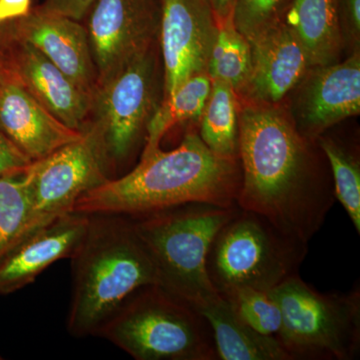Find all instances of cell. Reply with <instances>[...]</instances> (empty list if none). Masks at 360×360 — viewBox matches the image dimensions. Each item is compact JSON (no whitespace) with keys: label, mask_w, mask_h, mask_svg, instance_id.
I'll use <instances>...</instances> for the list:
<instances>
[{"label":"cell","mask_w":360,"mask_h":360,"mask_svg":"<svg viewBox=\"0 0 360 360\" xmlns=\"http://www.w3.org/2000/svg\"><path fill=\"white\" fill-rule=\"evenodd\" d=\"M0 131L32 161L46 158L82 134L59 122L8 70L0 84Z\"/></svg>","instance_id":"e0dca14e"},{"label":"cell","mask_w":360,"mask_h":360,"mask_svg":"<svg viewBox=\"0 0 360 360\" xmlns=\"http://www.w3.org/2000/svg\"><path fill=\"white\" fill-rule=\"evenodd\" d=\"M317 144L328 160L335 200L340 201L360 233V161L359 150L347 142L326 134L317 137Z\"/></svg>","instance_id":"603a6c76"},{"label":"cell","mask_w":360,"mask_h":360,"mask_svg":"<svg viewBox=\"0 0 360 360\" xmlns=\"http://www.w3.org/2000/svg\"><path fill=\"white\" fill-rule=\"evenodd\" d=\"M212 85L207 73H200L189 77L172 96L161 101L149 122L141 156L160 148L161 139L175 125L186 122L198 124Z\"/></svg>","instance_id":"ffe728a7"},{"label":"cell","mask_w":360,"mask_h":360,"mask_svg":"<svg viewBox=\"0 0 360 360\" xmlns=\"http://www.w3.org/2000/svg\"><path fill=\"white\" fill-rule=\"evenodd\" d=\"M250 68V41L236 30L233 15L229 16L219 25L206 73L210 79L229 84L239 96L248 84Z\"/></svg>","instance_id":"7402d4cb"},{"label":"cell","mask_w":360,"mask_h":360,"mask_svg":"<svg viewBox=\"0 0 360 360\" xmlns=\"http://www.w3.org/2000/svg\"><path fill=\"white\" fill-rule=\"evenodd\" d=\"M248 41L250 77L238 98L255 103H284L314 66L307 49L283 20Z\"/></svg>","instance_id":"5bb4252c"},{"label":"cell","mask_w":360,"mask_h":360,"mask_svg":"<svg viewBox=\"0 0 360 360\" xmlns=\"http://www.w3.org/2000/svg\"><path fill=\"white\" fill-rule=\"evenodd\" d=\"M0 53L7 70L59 122L78 132L86 127L91 94L80 89L33 45L7 34L6 28Z\"/></svg>","instance_id":"4fadbf2b"},{"label":"cell","mask_w":360,"mask_h":360,"mask_svg":"<svg viewBox=\"0 0 360 360\" xmlns=\"http://www.w3.org/2000/svg\"><path fill=\"white\" fill-rule=\"evenodd\" d=\"M269 295L283 316L277 338L295 359L352 360L360 350V290L321 293L298 274Z\"/></svg>","instance_id":"52a82bcc"},{"label":"cell","mask_w":360,"mask_h":360,"mask_svg":"<svg viewBox=\"0 0 360 360\" xmlns=\"http://www.w3.org/2000/svg\"><path fill=\"white\" fill-rule=\"evenodd\" d=\"M217 18V23L222 22L233 15L236 0H208Z\"/></svg>","instance_id":"4dcf8cb0"},{"label":"cell","mask_w":360,"mask_h":360,"mask_svg":"<svg viewBox=\"0 0 360 360\" xmlns=\"http://www.w3.org/2000/svg\"><path fill=\"white\" fill-rule=\"evenodd\" d=\"M309 243L284 233L262 215L239 207L215 236L206 269L219 295L238 288L271 291L296 276Z\"/></svg>","instance_id":"8992f818"},{"label":"cell","mask_w":360,"mask_h":360,"mask_svg":"<svg viewBox=\"0 0 360 360\" xmlns=\"http://www.w3.org/2000/svg\"><path fill=\"white\" fill-rule=\"evenodd\" d=\"M238 210V205L193 202L129 217L155 262L158 285L196 311L219 298L208 277L206 257L217 232Z\"/></svg>","instance_id":"277c9868"},{"label":"cell","mask_w":360,"mask_h":360,"mask_svg":"<svg viewBox=\"0 0 360 360\" xmlns=\"http://www.w3.org/2000/svg\"><path fill=\"white\" fill-rule=\"evenodd\" d=\"M219 23L208 0H160L163 98L206 72Z\"/></svg>","instance_id":"7c38bea8"},{"label":"cell","mask_w":360,"mask_h":360,"mask_svg":"<svg viewBox=\"0 0 360 360\" xmlns=\"http://www.w3.org/2000/svg\"><path fill=\"white\" fill-rule=\"evenodd\" d=\"M32 8V0H0V25L26 18Z\"/></svg>","instance_id":"f546056e"},{"label":"cell","mask_w":360,"mask_h":360,"mask_svg":"<svg viewBox=\"0 0 360 360\" xmlns=\"http://www.w3.org/2000/svg\"><path fill=\"white\" fill-rule=\"evenodd\" d=\"M89 222V214L68 212L21 239L0 258V295L21 290L54 262L72 257Z\"/></svg>","instance_id":"2e32d148"},{"label":"cell","mask_w":360,"mask_h":360,"mask_svg":"<svg viewBox=\"0 0 360 360\" xmlns=\"http://www.w3.org/2000/svg\"><path fill=\"white\" fill-rule=\"evenodd\" d=\"M4 37V25H0V45L2 44V40Z\"/></svg>","instance_id":"d6a6232c"},{"label":"cell","mask_w":360,"mask_h":360,"mask_svg":"<svg viewBox=\"0 0 360 360\" xmlns=\"http://www.w3.org/2000/svg\"><path fill=\"white\" fill-rule=\"evenodd\" d=\"M212 82V91L198 122V134L215 155L239 160L240 103L238 94L220 80Z\"/></svg>","instance_id":"44dd1931"},{"label":"cell","mask_w":360,"mask_h":360,"mask_svg":"<svg viewBox=\"0 0 360 360\" xmlns=\"http://www.w3.org/2000/svg\"><path fill=\"white\" fill-rule=\"evenodd\" d=\"M94 0H44L39 6L45 13L59 14L82 22Z\"/></svg>","instance_id":"f1b7e54d"},{"label":"cell","mask_w":360,"mask_h":360,"mask_svg":"<svg viewBox=\"0 0 360 360\" xmlns=\"http://www.w3.org/2000/svg\"><path fill=\"white\" fill-rule=\"evenodd\" d=\"M198 311L212 328L217 359L292 360L278 338L246 326L221 295Z\"/></svg>","instance_id":"ac0fdd59"},{"label":"cell","mask_w":360,"mask_h":360,"mask_svg":"<svg viewBox=\"0 0 360 360\" xmlns=\"http://www.w3.org/2000/svg\"><path fill=\"white\" fill-rule=\"evenodd\" d=\"M96 335L136 360L217 359L205 317L156 284L132 293Z\"/></svg>","instance_id":"5b68a950"},{"label":"cell","mask_w":360,"mask_h":360,"mask_svg":"<svg viewBox=\"0 0 360 360\" xmlns=\"http://www.w3.org/2000/svg\"><path fill=\"white\" fill-rule=\"evenodd\" d=\"M246 326L260 335H279L283 326L281 310L267 291L238 288L220 295Z\"/></svg>","instance_id":"d4e9b609"},{"label":"cell","mask_w":360,"mask_h":360,"mask_svg":"<svg viewBox=\"0 0 360 360\" xmlns=\"http://www.w3.org/2000/svg\"><path fill=\"white\" fill-rule=\"evenodd\" d=\"M25 170L0 176V258L34 231L32 194Z\"/></svg>","instance_id":"cb8c5ba5"},{"label":"cell","mask_w":360,"mask_h":360,"mask_svg":"<svg viewBox=\"0 0 360 360\" xmlns=\"http://www.w3.org/2000/svg\"><path fill=\"white\" fill-rule=\"evenodd\" d=\"M86 233L71 259L68 333L96 335L127 298L158 284L155 262L127 215L89 214Z\"/></svg>","instance_id":"3957f363"},{"label":"cell","mask_w":360,"mask_h":360,"mask_svg":"<svg viewBox=\"0 0 360 360\" xmlns=\"http://www.w3.org/2000/svg\"><path fill=\"white\" fill-rule=\"evenodd\" d=\"M298 131L315 141L360 113V51L342 61L312 66L283 103Z\"/></svg>","instance_id":"8fae6325"},{"label":"cell","mask_w":360,"mask_h":360,"mask_svg":"<svg viewBox=\"0 0 360 360\" xmlns=\"http://www.w3.org/2000/svg\"><path fill=\"white\" fill-rule=\"evenodd\" d=\"M239 103L238 205L309 243L336 200L326 155L298 131L283 103Z\"/></svg>","instance_id":"6da1fadb"},{"label":"cell","mask_w":360,"mask_h":360,"mask_svg":"<svg viewBox=\"0 0 360 360\" xmlns=\"http://www.w3.org/2000/svg\"><path fill=\"white\" fill-rule=\"evenodd\" d=\"M32 162L0 131V176L23 172Z\"/></svg>","instance_id":"83f0119b"},{"label":"cell","mask_w":360,"mask_h":360,"mask_svg":"<svg viewBox=\"0 0 360 360\" xmlns=\"http://www.w3.org/2000/svg\"><path fill=\"white\" fill-rule=\"evenodd\" d=\"M314 66L340 61L345 52L336 0H292L283 18Z\"/></svg>","instance_id":"d6986e66"},{"label":"cell","mask_w":360,"mask_h":360,"mask_svg":"<svg viewBox=\"0 0 360 360\" xmlns=\"http://www.w3.org/2000/svg\"><path fill=\"white\" fill-rule=\"evenodd\" d=\"M292 0H236L233 23L248 40L283 20Z\"/></svg>","instance_id":"484cf974"},{"label":"cell","mask_w":360,"mask_h":360,"mask_svg":"<svg viewBox=\"0 0 360 360\" xmlns=\"http://www.w3.org/2000/svg\"><path fill=\"white\" fill-rule=\"evenodd\" d=\"M82 21L98 84L158 44L160 0H94Z\"/></svg>","instance_id":"30bf717a"},{"label":"cell","mask_w":360,"mask_h":360,"mask_svg":"<svg viewBox=\"0 0 360 360\" xmlns=\"http://www.w3.org/2000/svg\"><path fill=\"white\" fill-rule=\"evenodd\" d=\"M2 359L1 355H0V359Z\"/></svg>","instance_id":"836d02e7"},{"label":"cell","mask_w":360,"mask_h":360,"mask_svg":"<svg viewBox=\"0 0 360 360\" xmlns=\"http://www.w3.org/2000/svg\"><path fill=\"white\" fill-rule=\"evenodd\" d=\"M70 142L25 170L32 201L33 231L71 212L75 201L112 179L98 135L89 125Z\"/></svg>","instance_id":"9c48e42d"},{"label":"cell","mask_w":360,"mask_h":360,"mask_svg":"<svg viewBox=\"0 0 360 360\" xmlns=\"http://www.w3.org/2000/svg\"><path fill=\"white\" fill-rule=\"evenodd\" d=\"M336 9L345 53L360 51V0H336Z\"/></svg>","instance_id":"4316f807"},{"label":"cell","mask_w":360,"mask_h":360,"mask_svg":"<svg viewBox=\"0 0 360 360\" xmlns=\"http://www.w3.org/2000/svg\"><path fill=\"white\" fill-rule=\"evenodd\" d=\"M4 25L7 34L33 45L92 96L97 84L96 70L82 22L45 13L37 6L26 18Z\"/></svg>","instance_id":"9a60e30c"},{"label":"cell","mask_w":360,"mask_h":360,"mask_svg":"<svg viewBox=\"0 0 360 360\" xmlns=\"http://www.w3.org/2000/svg\"><path fill=\"white\" fill-rule=\"evenodd\" d=\"M6 63H4L1 53H0V84H1L2 80H4V77H6Z\"/></svg>","instance_id":"1f68e13d"},{"label":"cell","mask_w":360,"mask_h":360,"mask_svg":"<svg viewBox=\"0 0 360 360\" xmlns=\"http://www.w3.org/2000/svg\"><path fill=\"white\" fill-rule=\"evenodd\" d=\"M163 98L160 41L96 86L89 124L101 139L111 174L144 146Z\"/></svg>","instance_id":"ba28073f"},{"label":"cell","mask_w":360,"mask_h":360,"mask_svg":"<svg viewBox=\"0 0 360 360\" xmlns=\"http://www.w3.org/2000/svg\"><path fill=\"white\" fill-rule=\"evenodd\" d=\"M240 187L239 160L215 155L189 130L176 148L142 155L127 174L80 196L71 212L136 217L193 202L233 207Z\"/></svg>","instance_id":"7a4b0ae2"}]
</instances>
